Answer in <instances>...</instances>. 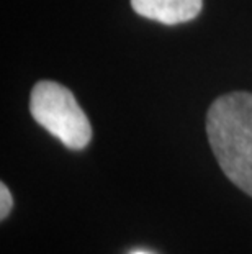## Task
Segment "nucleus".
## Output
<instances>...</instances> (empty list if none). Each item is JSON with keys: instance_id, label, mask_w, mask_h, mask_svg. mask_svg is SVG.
I'll use <instances>...</instances> for the list:
<instances>
[{"instance_id": "1", "label": "nucleus", "mask_w": 252, "mask_h": 254, "mask_svg": "<svg viewBox=\"0 0 252 254\" xmlns=\"http://www.w3.org/2000/svg\"><path fill=\"white\" fill-rule=\"evenodd\" d=\"M206 134L226 177L252 197V94L231 92L214 100Z\"/></svg>"}, {"instance_id": "2", "label": "nucleus", "mask_w": 252, "mask_h": 254, "mask_svg": "<svg viewBox=\"0 0 252 254\" xmlns=\"http://www.w3.org/2000/svg\"><path fill=\"white\" fill-rule=\"evenodd\" d=\"M35 122L69 149H84L92 139V127L72 92L54 80H41L30 95Z\"/></svg>"}, {"instance_id": "3", "label": "nucleus", "mask_w": 252, "mask_h": 254, "mask_svg": "<svg viewBox=\"0 0 252 254\" xmlns=\"http://www.w3.org/2000/svg\"><path fill=\"white\" fill-rule=\"evenodd\" d=\"M203 0H131L133 10L144 18L164 25H179L194 20Z\"/></svg>"}, {"instance_id": "4", "label": "nucleus", "mask_w": 252, "mask_h": 254, "mask_svg": "<svg viewBox=\"0 0 252 254\" xmlns=\"http://www.w3.org/2000/svg\"><path fill=\"white\" fill-rule=\"evenodd\" d=\"M13 207V198L10 193L8 187L5 184H0V218L5 220L8 217V213L12 212Z\"/></svg>"}, {"instance_id": "5", "label": "nucleus", "mask_w": 252, "mask_h": 254, "mask_svg": "<svg viewBox=\"0 0 252 254\" xmlns=\"http://www.w3.org/2000/svg\"><path fill=\"white\" fill-rule=\"evenodd\" d=\"M133 254H148V253H144V251H136V253H133Z\"/></svg>"}]
</instances>
